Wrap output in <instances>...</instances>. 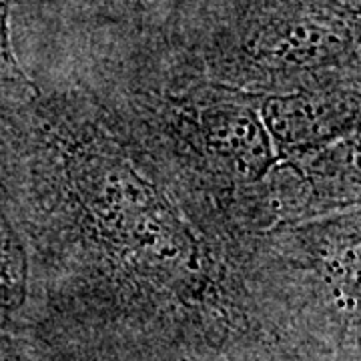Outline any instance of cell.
<instances>
[{"mask_svg":"<svg viewBox=\"0 0 361 361\" xmlns=\"http://www.w3.org/2000/svg\"><path fill=\"white\" fill-rule=\"evenodd\" d=\"M0 106V193L47 313L111 349L227 353L275 341L261 235L139 142L65 71Z\"/></svg>","mask_w":361,"mask_h":361,"instance_id":"6da1fadb","label":"cell"},{"mask_svg":"<svg viewBox=\"0 0 361 361\" xmlns=\"http://www.w3.org/2000/svg\"><path fill=\"white\" fill-rule=\"evenodd\" d=\"M360 0H231L173 20L169 52L249 92L361 82Z\"/></svg>","mask_w":361,"mask_h":361,"instance_id":"7a4b0ae2","label":"cell"},{"mask_svg":"<svg viewBox=\"0 0 361 361\" xmlns=\"http://www.w3.org/2000/svg\"><path fill=\"white\" fill-rule=\"evenodd\" d=\"M259 115L279 157L315 151L360 133L361 82L259 92Z\"/></svg>","mask_w":361,"mask_h":361,"instance_id":"3957f363","label":"cell"},{"mask_svg":"<svg viewBox=\"0 0 361 361\" xmlns=\"http://www.w3.org/2000/svg\"><path fill=\"white\" fill-rule=\"evenodd\" d=\"M167 0H87L97 13V30L89 32L82 47H127L145 40H163L169 16Z\"/></svg>","mask_w":361,"mask_h":361,"instance_id":"277c9868","label":"cell"},{"mask_svg":"<svg viewBox=\"0 0 361 361\" xmlns=\"http://www.w3.org/2000/svg\"><path fill=\"white\" fill-rule=\"evenodd\" d=\"M30 297L32 273L26 241L0 193V327L20 315Z\"/></svg>","mask_w":361,"mask_h":361,"instance_id":"5b68a950","label":"cell"},{"mask_svg":"<svg viewBox=\"0 0 361 361\" xmlns=\"http://www.w3.org/2000/svg\"><path fill=\"white\" fill-rule=\"evenodd\" d=\"M14 4L16 0H0V106L16 103L39 90L14 47Z\"/></svg>","mask_w":361,"mask_h":361,"instance_id":"8992f818","label":"cell"}]
</instances>
